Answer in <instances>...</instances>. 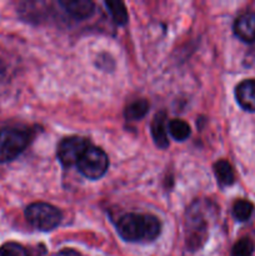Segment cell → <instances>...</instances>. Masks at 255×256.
Listing matches in <instances>:
<instances>
[{
	"mask_svg": "<svg viewBox=\"0 0 255 256\" xmlns=\"http://www.w3.org/2000/svg\"><path fill=\"white\" fill-rule=\"evenodd\" d=\"M116 229L120 238L125 242H152L159 236L162 224L152 214L130 212L120 218Z\"/></svg>",
	"mask_w": 255,
	"mask_h": 256,
	"instance_id": "1",
	"label": "cell"
},
{
	"mask_svg": "<svg viewBox=\"0 0 255 256\" xmlns=\"http://www.w3.org/2000/svg\"><path fill=\"white\" fill-rule=\"evenodd\" d=\"M30 132L18 128L0 130V162H9L16 159L29 145Z\"/></svg>",
	"mask_w": 255,
	"mask_h": 256,
	"instance_id": "2",
	"label": "cell"
},
{
	"mask_svg": "<svg viewBox=\"0 0 255 256\" xmlns=\"http://www.w3.org/2000/svg\"><path fill=\"white\" fill-rule=\"evenodd\" d=\"M25 218L32 226L42 232L55 229L62 222V212L46 202H32L25 210Z\"/></svg>",
	"mask_w": 255,
	"mask_h": 256,
	"instance_id": "3",
	"label": "cell"
},
{
	"mask_svg": "<svg viewBox=\"0 0 255 256\" xmlns=\"http://www.w3.org/2000/svg\"><path fill=\"white\" fill-rule=\"evenodd\" d=\"M78 169L84 175L85 178L90 180H98L104 176L105 172L109 168V159L105 154L104 150L100 148L92 146L90 145L80 160L78 162Z\"/></svg>",
	"mask_w": 255,
	"mask_h": 256,
	"instance_id": "4",
	"label": "cell"
},
{
	"mask_svg": "<svg viewBox=\"0 0 255 256\" xmlns=\"http://www.w3.org/2000/svg\"><path fill=\"white\" fill-rule=\"evenodd\" d=\"M90 146L85 138L70 136L62 140L58 146V159L64 166H72L78 164L85 150Z\"/></svg>",
	"mask_w": 255,
	"mask_h": 256,
	"instance_id": "5",
	"label": "cell"
},
{
	"mask_svg": "<svg viewBox=\"0 0 255 256\" xmlns=\"http://www.w3.org/2000/svg\"><path fill=\"white\" fill-rule=\"evenodd\" d=\"M234 32L245 42H255V12H244L234 22Z\"/></svg>",
	"mask_w": 255,
	"mask_h": 256,
	"instance_id": "6",
	"label": "cell"
},
{
	"mask_svg": "<svg viewBox=\"0 0 255 256\" xmlns=\"http://www.w3.org/2000/svg\"><path fill=\"white\" fill-rule=\"evenodd\" d=\"M235 96L240 106L246 112H255V80H244L235 90Z\"/></svg>",
	"mask_w": 255,
	"mask_h": 256,
	"instance_id": "7",
	"label": "cell"
},
{
	"mask_svg": "<svg viewBox=\"0 0 255 256\" xmlns=\"http://www.w3.org/2000/svg\"><path fill=\"white\" fill-rule=\"evenodd\" d=\"M60 5L75 19H86L94 12V2L90 0H62Z\"/></svg>",
	"mask_w": 255,
	"mask_h": 256,
	"instance_id": "8",
	"label": "cell"
},
{
	"mask_svg": "<svg viewBox=\"0 0 255 256\" xmlns=\"http://www.w3.org/2000/svg\"><path fill=\"white\" fill-rule=\"evenodd\" d=\"M165 118H166V115H165L164 112H158L152 122V139H154L155 144L162 148V149L169 146V140H168L166 130H165L166 129L165 128Z\"/></svg>",
	"mask_w": 255,
	"mask_h": 256,
	"instance_id": "9",
	"label": "cell"
},
{
	"mask_svg": "<svg viewBox=\"0 0 255 256\" xmlns=\"http://www.w3.org/2000/svg\"><path fill=\"white\" fill-rule=\"evenodd\" d=\"M214 172L216 179L219 180V182L222 185H232L235 180L234 172H232V168L226 160H219L214 164Z\"/></svg>",
	"mask_w": 255,
	"mask_h": 256,
	"instance_id": "10",
	"label": "cell"
},
{
	"mask_svg": "<svg viewBox=\"0 0 255 256\" xmlns=\"http://www.w3.org/2000/svg\"><path fill=\"white\" fill-rule=\"evenodd\" d=\"M168 132L169 134L174 138L178 142H184L190 136V126L188 125V122H185L184 120L180 119H174L170 120L169 124H168Z\"/></svg>",
	"mask_w": 255,
	"mask_h": 256,
	"instance_id": "11",
	"label": "cell"
},
{
	"mask_svg": "<svg viewBox=\"0 0 255 256\" xmlns=\"http://www.w3.org/2000/svg\"><path fill=\"white\" fill-rule=\"evenodd\" d=\"M148 110H149V102L144 99L135 100L134 102L129 104L125 109L124 115L126 120L134 122V120H139L146 115Z\"/></svg>",
	"mask_w": 255,
	"mask_h": 256,
	"instance_id": "12",
	"label": "cell"
},
{
	"mask_svg": "<svg viewBox=\"0 0 255 256\" xmlns=\"http://www.w3.org/2000/svg\"><path fill=\"white\" fill-rule=\"evenodd\" d=\"M108 10H109L110 15H112V20L115 24L124 25L128 22V12L125 8L124 2H105Z\"/></svg>",
	"mask_w": 255,
	"mask_h": 256,
	"instance_id": "13",
	"label": "cell"
},
{
	"mask_svg": "<svg viewBox=\"0 0 255 256\" xmlns=\"http://www.w3.org/2000/svg\"><path fill=\"white\" fill-rule=\"evenodd\" d=\"M252 204L248 200H238L232 206V215L238 222H246L252 214Z\"/></svg>",
	"mask_w": 255,
	"mask_h": 256,
	"instance_id": "14",
	"label": "cell"
},
{
	"mask_svg": "<svg viewBox=\"0 0 255 256\" xmlns=\"http://www.w3.org/2000/svg\"><path fill=\"white\" fill-rule=\"evenodd\" d=\"M254 242L249 238L238 240L232 249V256H252L254 252Z\"/></svg>",
	"mask_w": 255,
	"mask_h": 256,
	"instance_id": "15",
	"label": "cell"
},
{
	"mask_svg": "<svg viewBox=\"0 0 255 256\" xmlns=\"http://www.w3.org/2000/svg\"><path fill=\"white\" fill-rule=\"evenodd\" d=\"M0 256H28L26 250L16 242H6L0 248Z\"/></svg>",
	"mask_w": 255,
	"mask_h": 256,
	"instance_id": "16",
	"label": "cell"
}]
</instances>
